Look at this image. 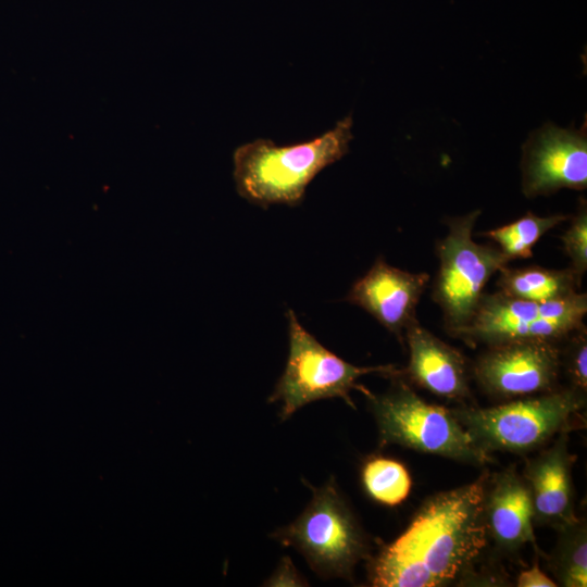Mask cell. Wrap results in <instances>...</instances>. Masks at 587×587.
Masks as SVG:
<instances>
[{
    "label": "cell",
    "instance_id": "2e32d148",
    "mask_svg": "<svg viewBox=\"0 0 587 587\" xmlns=\"http://www.w3.org/2000/svg\"><path fill=\"white\" fill-rule=\"evenodd\" d=\"M558 532V540L548 558V567L558 586H587V527L577 519Z\"/></svg>",
    "mask_w": 587,
    "mask_h": 587
},
{
    "label": "cell",
    "instance_id": "7c38bea8",
    "mask_svg": "<svg viewBox=\"0 0 587 587\" xmlns=\"http://www.w3.org/2000/svg\"><path fill=\"white\" fill-rule=\"evenodd\" d=\"M575 460L569 449V432L560 433L549 448L527 460L522 476L532 496L534 525L558 530L578 519L572 479Z\"/></svg>",
    "mask_w": 587,
    "mask_h": 587
},
{
    "label": "cell",
    "instance_id": "d6986e66",
    "mask_svg": "<svg viewBox=\"0 0 587 587\" xmlns=\"http://www.w3.org/2000/svg\"><path fill=\"white\" fill-rule=\"evenodd\" d=\"M561 347V366H565L570 387L586 394L587 391V330L586 326L573 332Z\"/></svg>",
    "mask_w": 587,
    "mask_h": 587
},
{
    "label": "cell",
    "instance_id": "9a60e30c",
    "mask_svg": "<svg viewBox=\"0 0 587 587\" xmlns=\"http://www.w3.org/2000/svg\"><path fill=\"white\" fill-rule=\"evenodd\" d=\"M582 279L569 267L563 270L529 265L502 267L498 272V291L512 298L548 302L578 292Z\"/></svg>",
    "mask_w": 587,
    "mask_h": 587
},
{
    "label": "cell",
    "instance_id": "e0dca14e",
    "mask_svg": "<svg viewBox=\"0 0 587 587\" xmlns=\"http://www.w3.org/2000/svg\"><path fill=\"white\" fill-rule=\"evenodd\" d=\"M570 215L539 216L527 212L519 220L483 233L511 261L533 257V248L550 229L567 221Z\"/></svg>",
    "mask_w": 587,
    "mask_h": 587
},
{
    "label": "cell",
    "instance_id": "277c9868",
    "mask_svg": "<svg viewBox=\"0 0 587 587\" xmlns=\"http://www.w3.org/2000/svg\"><path fill=\"white\" fill-rule=\"evenodd\" d=\"M382 395H366L382 445H399L482 466L492 457L478 448L452 410L426 402L402 379Z\"/></svg>",
    "mask_w": 587,
    "mask_h": 587
},
{
    "label": "cell",
    "instance_id": "8992f818",
    "mask_svg": "<svg viewBox=\"0 0 587 587\" xmlns=\"http://www.w3.org/2000/svg\"><path fill=\"white\" fill-rule=\"evenodd\" d=\"M289 354L285 371L279 378L270 402H280V417L288 419L301 407L321 399L341 398L350 407L352 389L365 396L371 391L357 380L367 374L389 377L400 375L394 365L357 366L326 349L288 310Z\"/></svg>",
    "mask_w": 587,
    "mask_h": 587
},
{
    "label": "cell",
    "instance_id": "6da1fadb",
    "mask_svg": "<svg viewBox=\"0 0 587 587\" xmlns=\"http://www.w3.org/2000/svg\"><path fill=\"white\" fill-rule=\"evenodd\" d=\"M427 498L407 529L369 562L375 587H439L461 582L485 550L488 536L483 501L488 479Z\"/></svg>",
    "mask_w": 587,
    "mask_h": 587
},
{
    "label": "cell",
    "instance_id": "7a4b0ae2",
    "mask_svg": "<svg viewBox=\"0 0 587 587\" xmlns=\"http://www.w3.org/2000/svg\"><path fill=\"white\" fill-rule=\"evenodd\" d=\"M352 125L348 115L308 141L278 146L271 139L258 138L240 145L233 153L237 192L263 208L299 204L313 178L347 154L353 139Z\"/></svg>",
    "mask_w": 587,
    "mask_h": 587
},
{
    "label": "cell",
    "instance_id": "44dd1931",
    "mask_svg": "<svg viewBox=\"0 0 587 587\" xmlns=\"http://www.w3.org/2000/svg\"><path fill=\"white\" fill-rule=\"evenodd\" d=\"M267 586H307L305 579L299 574L288 557L282 559L273 575L266 580Z\"/></svg>",
    "mask_w": 587,
    "mask_h": 587
},
{
    "label": "cell",
    "instance_id": "4fadbf2b",
    "mask_svg": "<svg viewBox=\"0 0 587 587\" xmlns=\"http://www.w3.org/2000/svg\"><path fill=\"white\" fill-rule=\"evenodd\" d=\"M483 512L487 536L499 551L513 554L527 544L536 546L530 491L515 466L488 475Z\"/></svg>",
    "mask_w": 587,
    "mask_h": 587
},
{
    "label": "cell",
    "instance_id": "30bf717a",
    "mask_svg": "<svg viewBox=\"0 0 587 587\" xmlns=\"http://www.w3.org/2000/svg\"><path fill=\"white\" fill-rule=\"evenodd\" d=\"M522 191L527 198L549 196L562 188L587 187L586 127L564 129L547 124L523 146Z\"/></svg>",
    "mask_w": 587,
    "mask_h": 587
},
{
    "label": "cell",
    "instance_id": "5bb4252c",
    "mask_svg": "<svg viewBox=\"0 0 587 587\" xmlns=\"http://www.w3.org/2000/svg\"><path fill=\"white\" fill-rule=\"evenodd\" d=\"M409 362L400 371L415 385L433 395L463 401L471 397L464 355L414 321L404 333Z\"/></svg>",
    "mask_w": 587,
    "mask_h": 587
},
{
    "label": "cell",
    "instance_id": "52a82bcc",
    "mask_svg": "<svg viewBox=\"0 0 587 587\" xmlns=\"http://www.w3.org/2000/svg\"><path fill=\"white\" fill-rule=\"evenodd\" d=\"M273 536L299 550L324 577L350 578L353 567L367 554L365 535L333 479L313 489L302 514Z\"/></svg>",
    "mask_w": 587,
    "mask_h": 587
},
{
    "label": "cell",
    "instance_id": "8fae6325",
    "mask_svg": "<svg viewBox=\"0 0 587 587\" xmlns=\"http://www.w3.org/2000/svg\"><path fill=\"white\" fill-rule=\"evenodd\" d=\"M430 276L389 265L378 258L351 286L346 300L371 314L401 342L405 329L416 321V307Z\"/></svg>",
    "mask_w": 587,
    "mask_h": 587
},
{
    "label": "cell",
    "instance_id": "3957f363",
    "mask_svg": "<svg viewBox=\"0 0 587 587\" xmlns=\"http://www.w3.org/2000/svg\"><path fill=\"white\" fill-rule=\"evenodd\" d=\"M586 408V394L572 387L516 398L490 408L452 409L475 445L487 453H526L573 429Z\"/></svg>",
    "mask_w": 587,
    "mask_h": 587
},
{
    "label": "cell",
    "instance_id": "ba28073f",
    "mask_svg": "<svg viewBox=\"0 0 587 587\" xmlns=\"http://www.w3.org/2000/svg\"><path fill=\"white\" fill-rule=\"evenodd\" d=\"M587 295L548 302L484 294L471 322L454 337L469 345L486 346L525 340L561 342L585 326Z\"/></svg>",
    "mask_w": 587,
    "mask_h": 587
},
{
    "label": "cell",
    "instance_id": "ffe728a7",
    "mask_svg": "<svg viewBox=\"0 0 587 587\" xmlns=\"http://www.w3.org/2000/svg\"><path fill=\"white\" fill-rule=\"evenodd\" d=\"M564 252L570 259V268L583 280L587 270V204L579 200L576 214L561 236Z\"/></svg>",
    "mask_w": 587,
    "mask_h": 587
},
{
    "label": "cell",
    "instance_id": "7402d4cb",
    "mask_svg": "<svg viewBox=\"0 0 587 587\" xmlns=\"http://www.w3.org/2000/svg\"><path fill=\"white\" fill-rule=\"evenodd\" d=\"M517 587H555L558 584L548 576L538 564L522 571L516 578Z\"/></svg>",
    "mask_w": 587,
    "mask_h": 587
},
{
    "label": "cell",
    "instance_id": "9c48e42d",
    "mask_svg": "<svg viewBox=\"0 0 587 587\" xmlns=\"http://www.w3.org/2000/svg\"><path fill=\"white\" fill-rule=\"evenodd\" d=\"M561 342L511 341L487 346L473 366L485 392L516 399L557 389L561 372Z\"/></svg>",
    "mask_w": 587,
    "mask_h": 587
},
{
    "label": "cell",
    "instance_id": "5b68a950",
    "mask_svg": "<svg viewBox=\"0 0 587 587\" xmlns=\"http://www.w3.org/2000/svg\"><path fill=\"white\" fill-rule=\"evenodd\" d=\"M479 214L475 210L450 218L447 235L436 243L439 266L432 297L453 337L471 322L489 279L510 262L498 247L473 239Z\"/></svg>",
    "mask_w": 587,
    "mask_h": 587
},
{
    "label": "cell",
    "instance_id": "ac0fdd59",
    "mask_svg": "<svg viewBox=\"0 0 587 587\" xmlns=\"http://www.w3.org/2000/svg\"><path fill=\"white\" fill-rule=\"evenodd\" d=\"M361 479L366 494L385 505L400 504L410 494L411 477L397 460L374 457L365 461Z\"/></svg>",
    "mask_w": 587,
    "mask_h": 587
}]
</instances>
